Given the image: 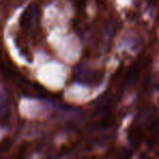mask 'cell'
<instances>
[{"mask_svg":"<svg viewBox=\"0 0 159 159\" xmlns=\"http://www.w3.org/2000/svg\"><path fill=\"white\" fill-rule=\"evenodd\" d=\"M38 7L36 5H30L22 13L20 25L22 29L31 30L36 25L38 20Z\"/></svg>","mask_w":159,"mask_h":159,"instance_id":"6da1fadb","label":"cell"}]
</instances>
